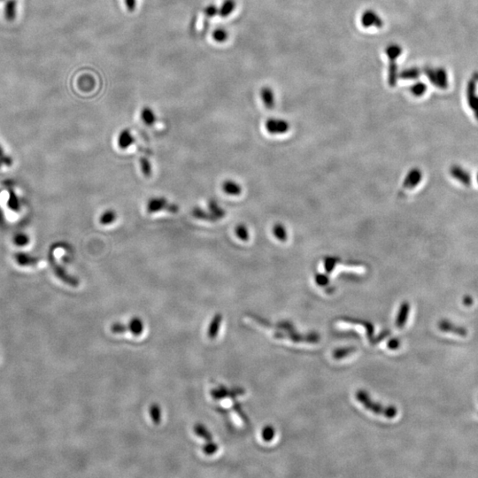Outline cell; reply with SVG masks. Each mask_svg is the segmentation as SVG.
<instances>
[{
	"label": "cell",
	"mask_w": 478,
	"mask_h": 478,
	"mask_svg": "<svg viewBox=\"0 0 478 478\" xmlns=\"http://www.w3.org/2000/svg\"><path fill=\"white\" fill-rule=\"evenodd\" d=\"M477 181H478V175H477Z\"/></svg>",
	"instance_id": "48"
},
{
	"label": "cell",
	"mask_w": 478,
	"mask_h": 478,
	"mask_svg": "<svg viewBox=\"0 0 478 478\" xmlns=\"http://www.w3.org/2000/svg\"><path fill=\"white\" fill-rule=\"evenodd\" d=\"M150 414H151V417H152V421H153V423L156 424V425H158L161 423V420H162V415H161V408L160 406L157 405V404H153L151 408H150Z\"/></svg>",
	"instance_id": "31"
},
{
	"label": "cell",
	"mask_w": 478,
	"mask_h": 478,
	"mask_svg": "<svg viewBox=\"0 0 478 478\" xmlns=\"http://www.w3.org/2000/svg\"><path fill=\"white\" fill-rule=\"evenodd\" d=\"M191 214L193 215V217L197 218L198 220H202V221H216L218 220L217 218L215 217L212 213L206 212L200 208H193Z\"/></svg>",
	"instance_id": "19"
},
{
	"label": "cell",
	"mask_w": 478,
	"mask_h": 478,
	"mask_svg": "<svg viewBox=\"0 0 478 478\" xmlns=\"http://www.w3.org/2000/svg\"><path fill=\"white\" fill-rule=\"evenodd\" d=\"M128 327H129V331H130L135 336H139V335L143 333L144 324H143L142 321L140 320L139 318H133L130 321Z\"/></svg>",
	"instance_id": "24"
},
{
	"label": "cell",
	"mask_w": 478,
	"mask_h": 478,
	"mask_svg": "<svg viewBox=\"0 0 478 478\" xmlns=\"http://www.w3.org/2000/svg\"><path fill=\"white\" fill-rule=\"evenodd\" d=\"M356 399L360 404H362L365 408L378 416H384L386 418L389 419L394 418L397 416V410L393 406H383L378 403L373 402L370 396L368 395L364 391L357 392Z\"/></svg>",
	"instance_id": "1"
},
{
	"label": "cell",
	"mask_w": 478,
	"mask_h": 478,
	"mask_svg": "<svg viewBox=\"0 0 478 478\" xmlns=\"http://www.w3.org/2000/svg\"><path fill=\"white\" fill-rule=\"evenodd\" d=\"M222 191L230 196H239L242 193L243 189L237 181L227 179V180H225L222 184Z\"/></svg>",
	"instance_id": "11"
},
{
	"label": "cell",
	"mask_w": 478,
	"mask_h": 478,
	"mask_svg": "<svg viewBox=\"0 0 478 478\" xmlns=\"http://www.w3.org/2000/svg\"><path fill=\"white\" fill-rule=\"evenodd\" d=\"M217 450L218 445L214 442H208L203 447V452L207 455L214 454L215 452H217Z\"/></svg>",
	"instance_id": "37"
},
{
	"label": "cell",
	"mask_w": 478,
	"mask_h": 478,
	"mask_svg": "<svg viewBox=\"0 0 478 478\" xmlns=\"http://www.w3.org/2000/svg\"><path fill=\"white\" fill-rule=\"evenodd\" d=\"M236 7H237L236 0H224L223 3L221 4V7L219 8L218 14L221 18L230 16L231 13L234 12Z\"/></svg>",
	"instance_id": "15"
},
{
	"label": "cell",
	"mask_w": 478,
	"mask_h": 478,
	"mask_svg": "<svg viewBox=\"0 0 478 478\" xmlns=\"http://www.w3.org/2000/svg\"><path fill=\"white\" fill-rule=\"evenodd\" d=\"M315 282L318 285L324 286L329 284V277H327L326 274H317L315 276Z\"/></svg>",
	"instance_id": "42"
},
{
	"label": "cell",
	"mask_w": 478,
	"mask_h": 478,
	"mask_svg": "<svg viewBox=\"0 0 478 478\" xmlns=\"http://www.w3.org/2000/svg\"><path fill=\"white\" fill-rule=\"evenodd\" d=\"M13 243L17 246H25L30 243V238L24 233H18L13 237Z\"/></svg>",
	"instance_id": "32"
},
{
	"label": "cell",
	"mask_w": 478,
	"mask_h": 478,
	"mask_svg": "<svg viewBox=\"0 0 478 478\" xmlns=\"http://www.w3.org/2000/svg\"><path fill=\"white\" fill-rule=\"evenodd\" d=\"M409 311H410V305L407 302H404L400 306L399 308L398 317L396 319V326L398 328H402L406 324V319L408 317Z\"/></svg>",
	"instance_id": "14"
},
{
	"label": "cell",
	"mask_w": 478,
	"mask_h": 478,
	"mask_svg": "<svg viewBox=\"0 0 478 478\" xmlns=\"http://www.w3.org/2000/svg\"><path fill=\"white\" fill-rule=\"evenodd\" d=\"M4 217H3V213H2V210H1V208H0V222H3Z\"/></svg>",
	"instance_id": "45"
},
{
	"label": "cell",
	"mask_w": 478,
	"mask_h": 478,
	"mask_svg": "<svg viewBox=\"0 0 478 478\" xmlns=\"http://www.w3.org/2000/svg\"><path fill=\"white\" fill-rule=\"evenodd\" d=\"M139 163H140L141 170H142L143 174H144L145 177H151L152 173L151 162L149 161L148 158H145V157H141L140 160H139Z\"/></svg>",
	"instance_id": "27"
},
{
	"label": "cell",
	"mask_w": 478,
	"mask_h": 478,
	"mask_svg": "<svg viewBox=\"0 0 478 478\" xmlns=\"http://www.w3.org/2000/svg\"><path fill=\"white\" fill-rule=\"evenodd\" d=\"M265 128L271 135H282L289 131L290 124L285 120L271 118L265 122Z\"/></svg>",
	"instance_id": "4"
},
{
	"label": "cell",
	"mask_w": 478,
	"mask_h": 478,
	"mask_svg": "<svg viewBox=\"0 0 478 478\" xmlns=\"http://www.w3.org/2000/svg\"><path fill=\"white\" fill-rule=\"evenodd\" d=\"M336 262H337V260H336V258H325V260H324V268H325V270H326L328 274H330V272L335 268Z\"/></svg>",
	"instance_id": "35"
},
{
	"label": "cell",
	"mask_w": 478,
	"mask_h": 478,
	"mask_svg": "<svg viewBox=\"0 0 478 478\" xmlns=\"http://www.w3.org/2000/svg\"><path fill=\"white\" fill-rule=\"evenodd\" d=\"M467 95H468V106L474 112L476 120H478V95L475 90V79L469 81Z\"/></svg>",
	"instance_id": "8"
},
{
	"label": "cell",
	"mask_w": 478,
	"mask_h": 478,
	"mask_svg": "<svg viewBox=\"0 0 478 478\" xmlns=\"http://www.w3.org/2000/svg\"><path fill=\"white\" fill-rule=\"evenodd\" d=\"M399 76L398 65L396 64L394 60L391 61L389 65V70H388V83H389V85L394 87L397 84V81H398Z\"/></svg>",
	"instance_id": "22"
},
{
	"label": "cell",
	"mask_w": 478,
	"mask_h": 478,
	"mask_svg": "<svg viewBox=\"0 0 478 478\" xmlns=\"http://www.w3.org/2000/svg\"><path fill=\"white\" fill-rule=\"evenodd\" d=\"M354 349L353 348H347V349L337 350L336 353H334V356L336 359H341L343 357L347 356L350 353H353Z\"/></svg>",
	"instance_id": "41"
},
{
	"label": "cell",
	"mask_w": 478,
	"mask_h": 478,
	"mask_svg": "<svg viewBox=\"0 0 478 478\" xmlns=\"http://www.w3.org/2000/svg\"><path fill=\"white\" fill-rule=\"evenodd\" d=\"M260 95H261V100L263 102L264 106H266L267 109H269V110L274 108L275 95L270 87L265 86L263 88H261Z\"/></svg>",
	"instance_id": "12"
},
{
	"label": "cell",
	"mask_w": 478,
	"mask_h": 478,
	"mask_svg": "<svg viewBox=\"0 0 478 478\" xmlns=\"http://www.w3.org/2000/svg\"><path fill=\"white\" fill-rule=\"evenodd\" d=\"M52 264H53L54 273H55L57 277L60 278V280L64 282V283H66V284H69V285H71V286L76 287L77 285H79V280L76 277L67 274V272L65 270V268H63L59 264L55 263L53 260L52 261Z\"/></svg>",
	"instance_id": "7"
},
{
	"label": "cell",
	"mask_w": 478,
	"mask_h": 478,
	"mask_svg": "<svg viewBox=\"0 0 478 478\" xmlns=\"http://www.w3.org/2000/svg\"><path fill=\"white\" fill-rule=\"evenodd\" d=\"M134 143H135V139L132 135L131 132L129 129H123L122 131L120 132L118 139H117V144H118L120 149H122V150L128 149Z\"/></svg>",
	"instance_id": "10"
},
{
	"label": "cell",
	"mask_w": 478,
	"mask_h": 478,
	"mask_svg": "<svg viewBox=\"0 0 478 478\" xmlns=\"http://www.w3.org/2000/svg\"><path fill=\"white\" fill-rule=\"evenodd\" d=\"M386 56L388 57L390 61H396V60L402 54V48L397 43H392L385 49Z\"/></svg>",
	"instance_id": "20"
},
{
	"label": "cell",
	"mask_w": 478,
	"mask_h": 478,
	"mask_svg": "<svg viewBox=\"0 0 478 478\" xmlns=\"http://www.w3.org/2000/svg\"><path fill=\"white\" fill-rule=\"evenodd\" d=\"M474 78H475V79H478V74H475V76H474Z\"/></svg>",
	"instance_id": "46"
},
{
	"label": "cell",
	"mask_w": 478,
	"mask_h": 478,
	"mask_svg": "<svg viewBox=\"0 0 478 478\" xmlns=\"http://www.w3.org/2000/svg\"><path fill=\"white\" fill-rule=\"evenodd\" d=\"M208 208H209V210H210V213H212L213 215H215V217L217 219H222V218L225 217V213L224 210L219 206L217 201L215 200V199H211L209 203H208Z\"/></svg>",
	"instance_id": "25"
},
{
	"label": "cell",
	"mask_w": 478,
	"mask_h": 478,
	"mask_svg": "<svg viewBox=\"0 0 478 478\" xmlns=\"http://www.w3.org/2000/svg\"><path fill=\"white\" fill-rule=\"evenodd\" d=\"M420 76L421 71L417 67H410L407 70H403L402 72L399 74V77L405 80L417 79Z\"/></svg>",
	"instance_id": "26"
},
{
	"label": "cell",
	"mask_w": 478,
	"mask_h": 478,
	"mask_svg": "<svg viewBox=\"0 0 478 478\" xmlns=\"http://www.w3.org/2000/svg\"><path fill=\"white\" fill-rule=\"evenodd\" d=\"M125 2V6L127 7V9L129 11V12H133V11L135 10L136 8V0H124Z\"/></svg>",
	"instance_id": "43"
},
{
	"label": "cell",
	"mask_w": 478,
	"mask_h": 478,
	"mask_svg": "<svg viewBox=\"0 0 478 478\" xmlns=\"http://www.w3.org/2000/svg\"><path fill=\"white\" fill-rule=\"evenodd\" d=\"M422 179V172L420 168H414L409 170L404 179L402 184V190H413L421 183Z\"/></svg>",
	"instance_id": "6"
},
{
	"label": "cell",
	"mask_w": 478,
	"mask_h": 478,
	"mask_svg": "<svg viewBox=\"0 0 478 478\" xmlns=\"http://www.w3.org/2000/svg\"><path fill=\"white\" fill-rule=\"evenodd\" d=\"M4 14L6 20L13 21L17 14V0H7L4 7Z\"/></svg>",
	"instance_id": "13"
},
{
	"label": "cell",
	"mask_w": 478,
	"mask_h": 478,
	"mask_svg": "<svg viewBox=\"0 0 478 478\" xmlns=\"http://www.w3.org/2000/svg\"><path fill=\"white\" fill-rule=\"evenodd\" d=\"M427 90V86L423 83H416L411 87V93L416 97H422Z\"/></svg>",
	"instance_id": "33"
},
{
	"label": "cell",
	"mask_w": 478,
	"mask_h": 478,
	"mask_svg": "<svg viewBox=\"0 0 478 478\" xmlns=\"http://www.w3.org/2000/svg\"><path fill=\"white\" fill-rule=\"evenodd\" d=\"M218 11H219V8H218L215 5H209L208 7H206L204 9V13L208 17H214L218 14Z\"/></svg>",
	"instance_id": "40"
},
{
	"label": "cell",
	"mask_w": 478,
	"mask_h": 478,
	"mask_svg": "<svg viewBox=\"0 0 478 478\" xmlns=\"http://www.w3.org/2000/svg\"><path fill=\"white\" fill-rule=\"evenodd\" d=\"M235 233L237 235L241 241H244V242H246V241L249 240L250 238V234H249V231H248L247 227L245 225L243 224V223H240L238 224L237 227H236V230H235Z\"/></svg>",
	"instance_id": "28"
},
{
	"label": "cell",
	"mask_w": 478,
	"mask_h": 478,
	"mask_svg": "<svg viewBox=\"0 0 478 478\" xmlns=\"http://www.w3.org/2000/svg\"><path fill=\"white\" fill-rule=\"evenodd\" d=\"M360 22L364 28H376L381 29L383 26V20L375 11L366 10L361 15Z\"/></svg>",
	"instance_id": "5"
},
{
	"label": "cell",
	"mask_w": 478,
	"mask_h": 478,
	"mask_svg": "<svg viewBox=\"0 0 478 478\" xmlns=\"http://www.w3.org/2000/svg\"><path fill=\"white\" fill-rule=\"evenodd\" d=\"M163 210H167L172 214H176L179 211V208L177 204L168 203L167 198L162 197L151 198L146 204V212L148 214H154Z\"/></svg>",
	"instance_id": "2"
},
{
	"label": "cell",
	"mask_w": 478,
	"mask_h": 478,
	"mask_svg": "<svg viewBox=\"0 0 478 478\" xmlns=\"http://www.w3.org/2000/svg\"><path fill=\"white\" fill-rule=\"evenodd\" d=\"M274 429L270 426H267L262 431V438L265 441H270L271 439L274 438Z\"/></svg>",
	"instance_id": "38"
},
{
	"label": "cell",
	"mask_w": 478,
	"mask_h": 478,
	"mask_svg": "<svg viewBox=\"0 0 478 478\" xmlns=\"http://www.w3.org/2000/svg\"><path fill=\"white\" fill-rule=\"evenodd\" d=\"M8 207L13 210V211L18 212L20 210V202L17 198L16 194L14 192H11L9 198H8Z\"/></svg>",
	"instance_id": "34"
},
{
	"label": "cell",
	"mask_w": 478,
	"mask_h": 478,
	"mask_svg": "<svg viewBox=\"0 0 478 478\" xmlns=\"http://www.w3.org/2000/svg\"><path fill=\"white\" fill-rule=\"evenodd\" d=\"M12 164V160L9 156L6 155L3 148L0 145V166H10Z\"/></svg>",
	"instance_id": "39"
},
{
	"label": "cell",
	"mask_w": 478,
	"mask_h": 478,
	"mask_svg": "<svg viewBox=\"0 0 478 478\" xmlns=\"http://www.w3.org/2000/svg\"><path fill=\"white\" fill-rule=\"evenodd\" d=\"M0 1H4V0H0Z\"/></svg>",
	"instance_id": "47"
},
{
	"label": "cell",
	"mask_w": 478,
	"mask_h": 478,
	"mask_svg": "<svg viewBox=\"0 0 478 478\" xmlns=\"http://www.w3.org/2000/svg\"><path fill=\"white\" fill-rule=\"evenodd\" d=\"M450 174L462 185H470L471 184V175L461 166L452 165L450 168Z\"/></svg>",
	"instance_id": "9"
},
{
	"label": "cell",
	"mask_w": 478,
	"mask_h": 478,
	"mask_svg": "<svg viewBox=\"0 0 478 478\" xmlns=\"http://www.w3.org/2000/svg\"><path fill=\"white\" fill-rule=\"evenodd\" d=\"M272 232L275 236V238L280 242H286L288 240V232H287L286 227L282 223H276L273 226Z\"/></svg>",
	"instance_id": "21"
},
{
	"label": "cell",
	"mask_w": 478,
	"mask_h": 478,
	"mask_svg": "<svg viewBox=\"0 0 478 478\" xmlns=\"http://www.w3.org/2000/svg\"><path fill=\"white\" fill-rule=\"evenodd\" d=\"M140 116H141V119H142L144 123L147 126L153 125L155 123L156 120H157L155 113L152 111V109L151 107H148V106H145L141 110Z\"/></svg>",
	"instance_id": "18"
},
{
	"label": "cell",
	"mask_w": 478,
	"mask_h": 478,
	"mask_svg": "<svg viewBox=\"0 0 478 478\" xmlns=\"http://www.w3.org/2000/svg\"><path fill=\"white\" fill-rule=\"evenodd\" d=\"M15 261L21 267H29L35 265L37 262V259L25 253H18L15 255Z\"/></svg>",
	"instance_id": "16"
},
{
	"label": "cell",
	"mask_w": 478,
	"mask_h": 478,
	"mask_svg": "<svg viewBox=\"0 0 478 478\" xmlns=\"http://www.w3.org/2000/svg\"><path fill=\"white\" fill-rule=\"evenodd\" d=\"M399 343L398 340H393V341L390 342L389 347L390 348H392V349H396V348L399 347Z\"/></svg>",
	"instance_id": "44"
},
{
	"label": "cell",
	"mask_w": 478,
	"mask_h": 478,
	"mask_svg": "<svg viewBox=\"0 0 478 478\" xmlns=\"http://www.w3.org/2000/svg\"><path fill=\"white\" fill-rule=\"evenodd\" d=\"M221 321H222V315L221 313H217L214 319L212 320L211 324L209 326L208 330V337L210 339H215L219 332V328L221 326Z\"/></svg>",
	"instance_id": "17"
},
{
	"label": "cell",
	"mask_w": 478,
	"mask_h": 478,
	"mask_svg": "<svg viewBox=\"0 0 478 478\" xmlns=\"http://www.w3.org/2000/svg\"><path fill=\"white\" fill-rule=\"evenodd\" d=\"M194 431L197 435L199 436L200 438H203V439H206L208 442H212L213 441V436L210 434V432L208 431V429L204 428V426L201 425V424H197V425L194 427Z\"/></svg>",
	"instance_id": "29"
},
{
	"label": "cell",
	"mask_w": 478,
	"mask_h": 478,
	"mask_svg": "<svg viewBox=\"0 0 478 478\" xmlns=\"http://www.w3.org/2000/svg\"><path fill=\"white\" fill-rule=\"evenodd\" d=\"M424 73L426 76L429 78L430 83H433L434 85L445 89L448 86V79H447V74L445 70L443 69H430V67H425Z\"/></svg>",
	"instance_id": "3"
},
{
	"label": "cell",
	"mask_w": 478,
	"mask_h": 478,
	"mask_svg": "<svg viewBox=\"0 0 478 478\" xmlns=\"http://www.w3.org/2000/svg\"><path fill=\"white\" fill-rule=\"evenodd\" d=\"M116 219H117L116 212L112 210V209H108V210L104 212L102 215H100L99 222H100V224L102 225H110L112 224V222H115Z\"/></svg>",
	"instance_id": "23"
},
{
	"label": "cell",
	"mask_w": 478,
	"mask_h": 478,
	"mask_svg": "<svg viewBox=\"0 0 478 478\" xmlns=\"http://www.w3.org/2000/svg\"><path fill=\"white\" fill-rule=\"evenodd\" d=\"M111 331L112 333H124L126 331H129V327L128 325H123L120 323H115L111 326Z\"/></svg>",
	"instance_id": "36"
},
{
	"label": "cell",
	"mask_w": 478,
	"mask_h": 478,
	"mask_svg": "<svg viewBox=\"0 0 478 478\" xmlns=\"http://www.w3.org/2000/svg\"><path fill=\"white\" fill-rule=\"evenodd\" d=\"M213 38L215 40V42H218V43H223L229 37V34H227V31L222 29V28H219V29H216V30L213 32Z\"/></svg>",
	"instance_id": "30"
}]
</instances>
